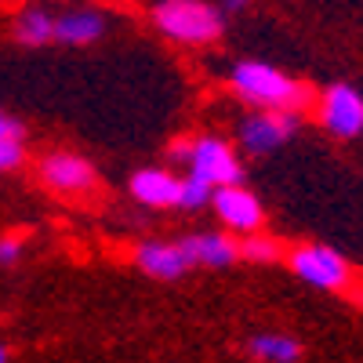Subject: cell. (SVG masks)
<instances>
[{"label": "cell", "mask_w": 363, "mask_h": 363, "mask_svg": "<svg viewBox=\"0 0 363 363\" xmlns=\"http://www.w3.org/2000/svg\"><path fill=\"white\" fill-rule=\"evenodd\" d=\"M225 8L229 11H240V8H247V0H225Z\"/></svg>", "instance_id": "obj_20"}, {"label": "cell", "mask_w": 363, "mask_h": 363, "mask_svg": "<svg viewBox=\"0 0 363 363\" xmlns=\"http://www.w3.org/2000/svg\"><path fill=\"white\" fill-rule=\"evenodd\" d=\"M135 262L157 280H178L193 269L189 255L182 251V244H164V240H149L135 251Z\"/></svg>", "instance_id": "obj_9"}, {"label": "cell", "mask_w": 363, "mask_h": 363, "mask_svg": "<svg viewBox=\"0 0 363 363\" xmlns=\"http://www.w3.org/2000/svg\"><path fill=\"white\" fill-rule=\"evenodd\" d=\"M294 131H298V116L291 109H277V113H258V116L244 120L240 138H244L251 153H269V149L284 145Z\"/></svg>", "instance_id": "obj_7"}, {"label": "cell", "mask_w": 363, "mask_h": 363, "mask_svg": "<svg viewBox=\"0 0 363 363\" xmlns=\"http://www.w3.org/2000/svg\"><path fill=\"white\" fill-rule=\"evenodd\" d=\"M102 15L95 11H69L62 18H55V40H62L69 48H84V44H95L102 37Z\"/></svg>", "instance_id": "obj_12"}, {"label": "cell", "mask_w": 363, "mask_h": 363, "mask_svg": "<svg viewBox=\"0 0 363 363\" xmlns=\"http://www.w3.org/2000/svg\"><path fill=\"white\" fill-rule=\"evenodd\" d=\"M40 178L55 193H87L95 186V167L73 153H51L40 160Z\"/></svg>", "instance_id": "obj_8"}, {"label": "cell", "mask_w": 363, "mask_h": 363, "mask_svg": "<svg viewBox=\"0 0 363 363\" xmlns=\"http://www.w3.org/2000/svg\"><path fill=\"white\" fill-rule=\"evenodd\" d=\"M8 359V345H0V363H4Z\"/></svg>", "instance_id": "obj_21"}, {"label": "cell", "mask_w": 363, "mask_h": 363, "mask_svg": "<svg viewBox=\"0 0 363 363\" xmlns=\"http://www.w3.org/2000/svg\"><path fill=\"white\" fill-rule=\"evenodd\" d=\"M0 138H22V124L0 109Z\"/></svg>", "instance_id": "obj_19"}, {"label": "cell", "mask_w": 363, "mask_h": 363, "mask_svg": "<svg viewBox=\"0 0 363 363\" xmlns=\"http://www.w3.org/2000/svg\"><path fill=\"white\" fill-rule=\"evenodd\" d=\"M22 164V138H0V174Z\"/></svg>", "instance_id": "obj_17"}, {"label": "cell", "mask_w": 363, "mask_h": 363, "mask_svg": "<svg viewBox=\"0 0 363 363\" xmlns=\"http://www.w3.org/2000/svg\"><path fill=\"white\" fill-rule=\"evenodd\" d=\"M251 352L258 359H272V363H287V359H298L301 356L298 342L287 338V335H255L251 338Z\"/></svg>", "instance_id": "obj_14"}, {"label": "cell", "mask_w": 363, "mask_h": 363, "mask_svg": "<svg viewBox=\"0 0 363 363\" xmlns=\"http://www.w3.org/2000/svg\"><path fill=\"white\" fill-rule=\"evenodd\" d=\"M211 203H215L218 218L236 229V233H255L262 225V203L255 200V193H247L240 182H233V186H218L215 196H211Z\"/></svg>", "instance_id": "obj_6"}, {"label": "cell", "mask_w": 363, "mask_h": 363, "mask_svg": "<svg viewBox=\"0 0 363 363\" xmlns=\"http://www.w3.org/2000/svg\"><path fill=\"white\" fill-rule=\"evenodd\" d=\"M189 174L203 178L207 186H233L240 182V160L222 138H196L189 149Z\"/></svg>", "instance_id": "obj_3"}, {"label": "cell", "mask_w": 363, "mask_h": 363, "mask_svg": "<svg viewBox=\"0 0 363 363\" xmlns=\"http://www.w3.org/2000/svg\"><path fill=\"white\" fill-rule=\"evenodd\" d=\"M291 269L298 272L306 284L313 287H323V291H338L349 284V265L338 251H330V247H298L291 255Z\"/></svg>", "instance_id": "obj_4"}, {"label": "cell", "mask_w": 363, "mask_h": 363, "mask_svg": "<svg viewBox=\"0 0 363 363\" xmlns=\"http://www.w3.org/2000/svg\"><path fill=\"white\" fill-rule=\"evenodd\" d=\"M15 37H18V44L40 48V44L55 40V18H51L48 11H40V8H29V11H22L18 22H15Z\"/></svg>", "instance_id": "obj_13"}, {"label": "cell", "mask_w": 363, "mask_h": 363, "mask_svg": "<svg viewBox=\"0 0 363 363\" xmlns=\"http://www.w3.org/2000/svg\"><path fill=\"white\" fill-rule=\"evenodd\" d=\"M211 196H215V186H207L203 178H196V174L182 178V186H178V207L200 211L203 203H211Z\"/></svg>", "instance_id": "obj_15"}, {"label": "cell", "mask_w": 363, "mask_h": 363, "mask_svg": "<svg viewBox=\"0 0 363 363\" xmlns=\"http://www.w3.org/2000/svg\"><path fill=\"white\" fill-rule=\"evenodd\" d=\"M178 186H182V178L160 167H145L131 178V196L145 207H178Z\"/></svg>", "instance_id": "obj_10"}, {"label": "cell", "mask_w": 363, "mask_h": 363, "mask_svg": "<svg viewBox=\"0 0 363 363\" xmlns=\"http://www.w3.org/2000/svg\"><path fill=\"white\" fill-rule=\"evenodd\" d=\"M26 244V233H11V236H0V265H15Z\"/></svg>", "instance_id": "obj_18"}, {"label": "cell", "mask_w": 363, "mask_h": 363, "mask_svg": "<svg viewBox=\"0 0 363 363\" xmlns=\"http://www.w3.org/2000/svg\"><path fill=\"white\" fill-rule=\"evenodd\" d=\"M240 258H247V262H277L280 258V244L269 240V236H258V229H255V233H247L244 244H240Z\"/></svg>", "instance_id": "obj_16"}, {"label": "cell", "mask_w": 363, "mask_h": 363, "mask_svg": "<svg viewBox=\"0 0 363 363\" xmlns=\"http://www.w3.org/2000/svg\"><path fill=\"white\" fill-rule=\"evenodd\" d=\"M160 33L182 44H207L222 33V11L207 0H160L153 8Z\"/></svg>", "instance_id": "obj_2"}, {"label": "cell", "mask_w": 363, "mask_h": 363, "mask_svg": "<svg viewBox=\"0 0 363 363\" xmlns=\"http://www.w3.org/2000/svg\"><path fill=\"white\" fill-rule=\"evenodd\" d=\"M182 251L189 255L193 265H233L240 258V244L233 236H222V233H203V236H186L178 240Z\"/></svg>", "instance_id": "obj_11"}, {"label": "cell", "mask_w": 363, "mask_h": 363, "mask_svg": "<svg viewBox=\"0 0 363 363\" xmlns=\"http://www.w3.org/2000/svg\"><path fill=\"white\" fill-rule=\"evenodd\" d=\"M233 87H236L240 99H247L258 109H291V113H301L313 102V91L306 84L284 77L280 69H272L265 62H236L233 66Z\"/></svg>", "instance_id": "obj_1"}, {"label": "cell", "mask_w": 363, "mask_h": 363, "mask_svg": "<svg viewBox=\"0 0 363 363\" xmlns=\"http://www.w3.org/2000/svg\"><path fill=\"white\" fill-rule=\"evenodd\" d=\"M320 120H323V128L330 135L356 138L363 131V99H359V91H352L345 84H335L320 102Z\"/></svg>", "instance_id": "obj_5"}]
</instances>
